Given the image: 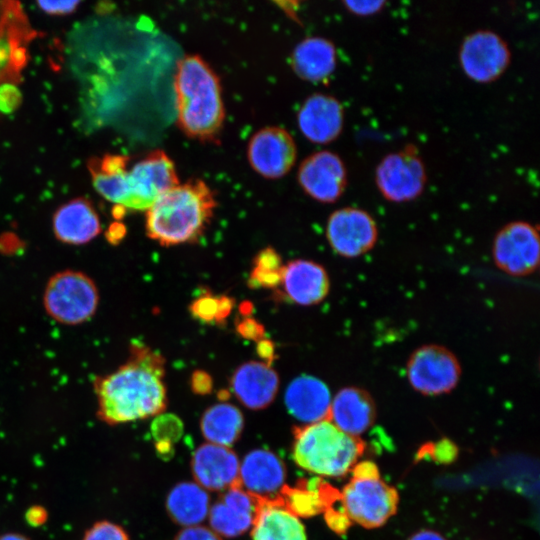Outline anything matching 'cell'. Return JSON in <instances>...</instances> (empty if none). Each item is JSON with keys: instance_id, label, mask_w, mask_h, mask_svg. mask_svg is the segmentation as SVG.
<instances>
[{"instance_id": "obj_1", "label": "cell", "mask_w": 540, "mask_h": 540, "mask_svg": "<svg viewBox=\"0 0 540 540\" xmlns=\"http://www.w3.org/2000/svg\"><path fill=\"white\" fill-rule=\"evenodd\" d=\"M129 352L123 365L94 381L97 416L109 425L157 416L167 406L164 357L136 340Z\"/></svg>"}, {"instance_id": "obj_2", "label": "cell", "mask_w": 540, "mask_h": 540, "mask_svg": "<svg viewBox=\"0 0 540 540\" xmlns=\"http://www.w3.org/2000/svg\"><path fill=\"white\" fill-rule=\"evenodd\" d=\"M214 192L200 179L178 184L147 209V236L162 246L197 242L213 217Z\"/></svg>"}, {"instance_id": "obj_3", "label": "cell", "mask_w": 540, "mask_h": 540, "mask_svg": "<svg viewBox=\"0 0 540 540\" xmlns=\"http://www.w3.org/2000/svg\"><path fill=\"white\" fill-rule=\"evenodd\" d=\"M177 123L188 137L211 141L225 120L221 85L217 74L199 55L179 60L174 76Z\"/></svg>"}, {"instance_id": "obj_4", "label": "cell", "mask_w": 540, "mask_h": 540, "mask_svg": "<svg viewBox=\"0 0 540 540\" xmlns=\"http://www.w3.org/2000/svg\"><path fill=\"white\" fill-rule=\"evenodd\" d=\"M292 457L302 469L326 477H342L364 451L360 437L348 435L329 419L293 429Z\"/></svg>"}, {"instance_id": "obj_5", "label": "cell", "mask_w": 540, "mask_h": 540, "mask_svg": "<svg viewBox=\"0 0 540 540\" xmlns=\"http://www.w3.org/2000/svg\"><path fill=\"white\" fill-rule=\"evenodd\" d=\"M351 471L353 476L340 494L346 516L364 528L383 526L397 511V490L381 479L370 461L355 464Z\"/></svg>"}, {"instance_id": "obj_6", "label": "cell", "mask_w": 540, "mask_h": 540, "mask_svg": "<svg viewBox=\"0 0 540 540\" xmlns=\"http://www.w3.org/2000/svg\"><path fill=\"white\" fill-rule=\"evenodd\" d=\"M46 312L57 322L77 325L96 312L99 293L95 282L85 273L65 270L53 275L44 291Z\"/></svg>"}, {"instance_id": "obj_7", "label": "cell", "mask_w": 540, "mask_h": 540, "mask_svg": "<svg viewBox=\"0 0 540 540\" xmlns=\"http://www.w3.org/2000/svg\"><path fill=\"white\" fill-rule=\"evenodd\" d=\"M374 181L381 196L389 202L417 199L427 183L426 166L418 148L408 144L386 154L376 166Z\"/></svg>"}, {"instance_id": "obj_8", "label": "cell", "mask_w": 540, "mask_h": 540, "mask_svg": "<svg viewBox=\"0 0 540 540\" xmlns=\"http://www.w3.org/2000/svg\"><path fill=\"white\" fill-rule=\"evenodd\" d=\"M461 364L448 348L426 344L415 349L406 363V377L410 386L426 396L451 392L461 378Z\"/></svg>"}, {"instance_id": "obj_9", "label": "cell", "mask_w": 540, "mask_h": 540, "mask_svg": "<svg viewBox=\"0 0 540 540\" xmlns=\"http://www.w3.org/2000/svg\"><path fill=\"white\" fill-rule=\"evenodd\" d=\"M458 58L463 73L470 80L487 84L505 73L511 63L512 53L499 34L481 29L464 37Z\"/></svg>"}, {"instance_id": "obj_10", "label": "cell", "mask_w": 540, "mask_h": 540, "mask_svg": "<svg viewBox=\"0 0 540 540\" xmlns=\"http://www.w3.org/2000/svg\"><path fill=\"white\" fill-rule=\"evenodd\" d=\"M492 258L504 273L514 277L532 274L539 266L540 242L537 228L527 221H513L495 235Z\"/></svg>"}, {"instance_id": "obj_11", "label": "cell", "mask_w": 540, "mask_h": 540, "mask_svg": "<svg viewBox=\"0 0 540 540\" xmlns=\"http://www.w3.org/2000/svg\"><path fill=\"white\" fill-rule=\"evenodd\" d=\"M374 217L364 209L347 206L332 212L326 224V238L335 253L357 258L369 252L378 240Z\"/></svg>"}, {"instance_id": "obj_12", "label": "cell", "mask_w": 540, "mask_h": 540, "mask_svg": "<svg viewBox=\"0 0 540 540\" xmlns=\"http://www.w3.org/2000/svg\"><path fill=\"white\" fill-rule=\"evenodd\" d=\"M129 208L147 210L167 190L179 184L175 165L169 156L156 150L127 171Z\"/></svg>"}, {"instance_id": "obj_13", "label": "cell", "mask_w": 540, "mask_h": 540, "mask_svg": "<svg viewBox=\"0 0 540 540\" xmlns=\"http://www.w3.org/2000/svg\"><path fill=\"white\" fill-rule=\"evenodd\" d=\"M297 179L303 191L312 199L321 203H334L346 190L348 174L338 154L322 150L302 161Z\"/></svg>"}, {"instance_id": "obj_14", "label": "cell", "mask_w": 540, "mask_h": 540, "mask_svg": "<svg viewBox=\"0 0 540 540\" xmlns=\"http://www.w3.org/2000/svg\"><path fill=\"white\" fill-rule=\"evenodd\" d=\"M247 157L259 175L277 179L286 175L294 166L296 143L287 130L277 126L265 127L251 137Z\"/></svg>"}, {"instance_id": "obj_15", "label": "cell", "mask_w": 540, "mask_h": 540, "mask_svg": "<svg viewBox=\"0 0 540 540\" xmlns=\"http://www.w3.org/2000/svg\"><path fill=\"white\" fill-rule=\"evenodd\" d=\"M263 501L240 484L232 486L210 506L209 524L219 536L238 537L253 526Z\"/></svg>"}, {"instance_id": "obj_16", "label": "cell", "mask_w": 540, "mask_h": 540, "mask_svg": "<svg viewBox=\"0 0 540 540\" xmlns=\"http://www.w3.org/2000/svg\"><path fill=\"white\" fill-rule=\"evenodd\" d=\"M299 130L310 142L328 144L336 140L344 126V107L334 96L314 93L302 103L298 114Z\"/></svg>"}, {"instance_id": "obj_17", "label": "cell", "mask_w": 540, "mask_h": 540, "mask_svg": "<svg viewBox=\"0 0 540 540\" xmlns=\"http://www.w3.org/2000/svg\"><path fill=\"white\" fill-rule=\"evenodd\" d=\"M191 470L196 483L204 489L225 491L240 484V462L228 447L212 443L200 445L193 453Z\"/></svg>"}, {"instance_id": "obj_18", "label": "cell", "mask_w": 540, "mask_h": 540, "mask_svg": "<svg viewBox=\"0 0 540 540\" xmlns=\"http://www.w3.org/2000/svg\"><path fill=\"white\" fill-rule=\"evenodd\" d=\"M281 294L289 301L303 306L322 302L330 290L326 269L311 260L297 259L283 267Z\"/></svg>"}, {"instance_id": "obj_19", "label": "cell", "mask_w": 540, "mask_h": 540, "mask_svg": "<svg viewBox=\"0 0 540 540\" xmlns=\"http://www.w3.org/2000/svg\"><path fill=\"white\" fill-rule=\"evenodd\" d=\"M239 479L241 487L248 493L273 499L285 485V464L270 450L254 449L240 463Z\"/></svg>"}, {"instance_id": "obj_20", "label": "cell", "mask_w": 540, "mask_h": 540, "mask_svg": "<svg viewBox=\"0 0 540 540\" xmlns=\"http://www.w3.org/2000/svg\"><path fill=\"white\" fill-rule=\"evenodd\" d=\"M376 417L375 401L363 388L344 387L332 399L329 420L348 435L359 437L374 424Z\"/></svg>"}, {"instance_id": "obj_21", "label": "cell", "mask_w": 540, "mask_h": 540, "mask_svg": "<svg viewBox=\"0 0 540 540\" xmlns=\"http://www.w3.org/2000/svg\"><path fill=\"white\" fill-rule=\"evenodd\" d=\"M284 401L290 415L305 425L329 419L331 393L317 377L301 375L293 379L286 389Z\"/></svg>"}, {"instance_id": "obj_22", "label": "cell", "mask_w": 540, "mask_h": 540, "mask_svg": "<svg viewBox=\"0 0 540 540\" xmlns=\"http://www.w3.org/2000/svg\"><path fill=\"white\" fill-rule=\"evenodd\" d=\"M231 388L245 407L261 410L274 400L279 388V377L266 363L249 361L235 370L231 378Z\"/></svg>"}, {"instance_id": "obj_23", "label": "cell", "mask_w": 540, "mask_h": 540, "mask_svg": "<svg viewBox=\"0 0 540 540\" xmlns=\"http://www.w3.org/2000/svg\"><path fill=\"white\" fill-rule=\"evenodd\" d=\"M337 52L333 42L323 37H308L299 42L291 55L294 73L302 80L318 83L335 71Z\"/></svg>"}, {"instance_id": "obj_24", "label": "cell", "mask_w": 540, "mask_h": 540, "mask_svg": "<svg viewBox=\"0 0 540 540\" xmlns=\"http://www.w3.org/2000/svg\"><path fill=\"white\" fill-rule=\"evenodd\" d=\"M53 231L61 242L82 245L100 233V220L87 200L74 199L55 212Z\"/></svg>"}, {"instance_id": "obj_25", "label": "cell", "mask_w": 540, "mask_h": 540, "mask_svg": "<svg viewBox=\"0 0 540 540\" xmlns=\"http://www.w3.org/2000/svg\"><path fill=\"white\" fill-rule=\"evenodd\" d=\"M332 487L318 479L299 481L296 486L284 485L274 498L276 503L296 517H311L332 505L339 497Z\"/></svg>"}, {"instance_id": "obj_26", "label": "cell", "mask_w": 540, "mask_h": 540, "mask_svg": "<svg viewBox=\"0 0 540 540\" xmlns=\"http://www.w3.org/2000/svg\"><path fill=\"white\" fill-rule=\"evenodd\" d=\"M165 507L173 522L185 527L196 526L208 517L210 497L197 483L183 481L169 491Z\"/></svg>"}, {"instance_id": "obj_27", "label": "cell", "mask_w": 540, "mask_h": 540, "mask_svg": "<svg viewBox=\"0 0 540 540\" xmlns=\"http://www.w3.org/2000/svg\"><path fill=\"white\" fill-rule=\"evenodd\" d=\"M251 535L252 540H307L303 523L274 498L264 499Z\"/></svg>"}, {"instance_id": "obj_28", "label": "cell", "mask_w": 540, "mask_h": 540, "mask_svg": "<svg viewBox=\"0 0 540 540\" xmlns=\"http://www.w3.org/2000/svg\"><path fill=\"white\" fill-rule=\"evenodd\" d=\"M244 428L242 412L230 403H217L206 409L200 429L208 443L229 447L241 436Z\"/></svg>"}, {"instance_id": "obj_29", "label": "cell", "mask_w": 540, "mask_h": 540, "mask_svg": "<svg viewBox=\"0 0 540 540\" xmlns=\"http://www.w3.org/2000/svg\"><path fill=\"white\" fill-rule=\"evenodd\" d=\"M127 161L124 156L109 155L91 169L95 189L105 199L122 208H129L130 203Z\"/></svg>"}, {"instance_id": "obj_30", "label": "cell", "mask_w": 540, "mask_h": 540, "mask_svg": "<svg viewBox=\"0 0 540 540\" xmlns=\"http://www.w3.org/2000/svg\"><path fill=\"white\" fill-rule=\"evenodd\" d=\"M151 435L155 443L164 442L174 445L182 436V420L172 413H161L151 423Z\"/></svg>"}, {"instance_id": "obj_31", "label": "cell", "mask_w": 540, "mask_h": 540, "mask_svg": "<svg viewBox=\"0 0 540 540\" xmlns=\"http://www.w3.org/2000/svg\"><path fill=\"white\" fill-rule=\"evenodd\" d=\"M189 311L199 321L219 324L220 295L203 293L191 302Z\"/></svg>"}, {"instance_id": "obj_32", "label": "cell", "mask_w": 540, "mask_h": 540, "mask_svg": "<svg viewBox=\"0 0 540 540\" xmlns=\"http://www.w3.org/2000/svg\"><path fill=\"white\" fill-rule=\"evenodd\" d=\"M83 540H130L126 531L110 521H98L86 532Z\"/></svg>"}, {"instance_id": "obj_33", "label": "cell", "mask_w": 540, "mask_h": 540, "mask_svg": "<svg viewBox=\"0 0 540 540\" xmlns=\"http://www.w3.org/2000/svg\"><path fill=\"white\" fill-rule=\"evenodd\" d=\"M284 264L281 256L272 247L260 250L253 259L252 270L264 273L281 272Z\"/></svg>"}, {"instance_id": "obj_34", "label": "cell", "mask_w": 540, "mask_h": 540, "mask_svg": "<svg viewBox=\"0 0 540 540\" xmlns=\"http://www.w3.org/2000/svg\"><path fill=\"white\" fill-rule=\"evenodd\" d=\"M387 2L384 0L376 1H343V5L351 14L356 16H371L384 9Z\"/></svg>"}, {"instance_id": "obj_35", "label": "cell", "mask_w": 540, "mask_h": 540, "mask_svg": "<svg viewBox=\"0 0 540 540\" xmlns=\"http://www.w3.org/2000/svg\"><path fill=\"white\" fill-rule=\"evenodd\" d=\"M236 332L243 338L258 342L265 338L264 326L254 318L242 317L236 324Z\"/></svg>"}, {"instance_id": "obj_36", "label": "cell", "mask_w": 540, "mask_h": 540, "mask_svg": "<svg viewBox=\"0 0 540 540\" xmlns=\"http://www.w3.org/2000/svg\"><path fill=\"white\" fill-rule=\"evenodd\" d=\"M21 102L20 90L11 83L0 85V112L11 113Z\"/></svg>"}, {"instance_id": "obj_37", "label": "cell", "mask_w": 540, "mask_h": 540, "mask_svg": "<svg viewBox=\"0 0 540 540\" xmlns=\"http://www.w3.org/2000/svg\"><path fill=\"white\" fill-rule=\"evenodd\" d=\"M174 540H222L212 529L196 525L180 530Z\"/></svg>"}, {"instance_id": "obj_38", "label": "cell", "mask_w": 540, "mask_h": 540, "mask_svg": "<svg viewBox=\"0 0 540 540\" xmlns=\"http://www.w3.org/2000/svg\"><path fill=\"white\" fill-rule=\"evenodd\" d=\"M324 517L327 525L338 534L344 533L351 523L343 509L335 510L332 505L324 510Z\"/></svg>"}, {"instance_id": "obj_39", "label": "cell", "mask_w": 540, "mask_h": 540, "mask_svg": "<svg viewBox=\"0 0 540 540\" xmlns=\"http://www.w3.org/2000/svg\"><path fill=\"white\" fill-rule=\"evenodd\" d=\"M191 388L196 394H209L213 388L212 377L203 370L194 371L191 377Z\"/></svg>"}, {"instance_id": "obj_40", "label": "cell", "mask_w": 540, "mask_h": 540, "mask_svg": "<svg viewBox=\"0 0 540 540\" xmlns=\"http://www.w3.org/2000/svg\"><path fill=\"white\" fill-rule=\"evenodd\" d=\"M38 6L49 14H67L75 10L78 1H39Z\"/></svg>"}, {"instance_id": "obj_41", "label": "cell", "mask_w": 540, "mask_h": 540, "mask_svg": "<svg viewBox=\"0 0 540 540\" xmlns=\"http://www.w3.org/2000/svg\"><path fill=\"white\" fill-rule=\"evenodd\" d=\"M256 351L259 357L264 360V363L271 365L275 360V344L266 338H263L257 342Z\"/></svg>"}, {"instance_id": "obj_42", "label": "cell", "mask_w": 540, "mask_h": 540, "mask_svg": "<svg viewBox=\"0 0 540 540\" xmlns=\"http://www.w3.org/2000/svg\"><path fill=\"white\" fill-rule=\"evenodd\" d=\"M234 304L235 301L232 297L227 295H220L219 324L225 322V320L231 314Z\"/></svg>"}, {"instance_id": "obj_43", "label": "cell", "mask_w": 540, "mask_h": 540, "mask_svg": "<svg viewBox=\"0 0 540 540\" xmlns=\"http://www.w3.org/2000/svg\"><path fill=\"white\" fill-rule=\"evenodd\" d=\"M408 540H447L442 534L432 529H421L412 534Z\"/></svg>"}, {"instance_id": "obj_44", "label": "cell", "mask_w": 540, "mask_h": 540, "mask_svg": "<svg viewBox=\"0 0 540 540\" xmlns=\"http://www.w3.org/2000/svg\"><path fill=\"white\" fill-rule=\"evenodd\" d=\"M46 519V512L42 507L35 506L27 512V521L32 525H40Z\"/></svg>"}, {"instance_id": "obj_45", "label": "cell", "mask_w": 540, "mask_h": 540, "mask_svg": "<svg viewBox=\"0 0 540 540\" xmlns=\"http://www.w3.org/2000/svg\"><path fill=\"white\" fill-rule=\"evenodd\" d=\"M0 540H30V539L18 533H6L0 536Z\"/></svg>"}, {"instance_id": "obj_46", "label": "cell", "mask_w": 540, "mask_h": 540, "mask_svg": "<svg viewBox=\"0 0 540 540\" xmlns=\"http://www.w3.org/2000/svg\"><path fill=\"white\" fill-rule=\"evenodd\" d=\"M252 311V304L250 302H243L240 305V313L243 317H248Z\"/></svg>"}]
</instances>
